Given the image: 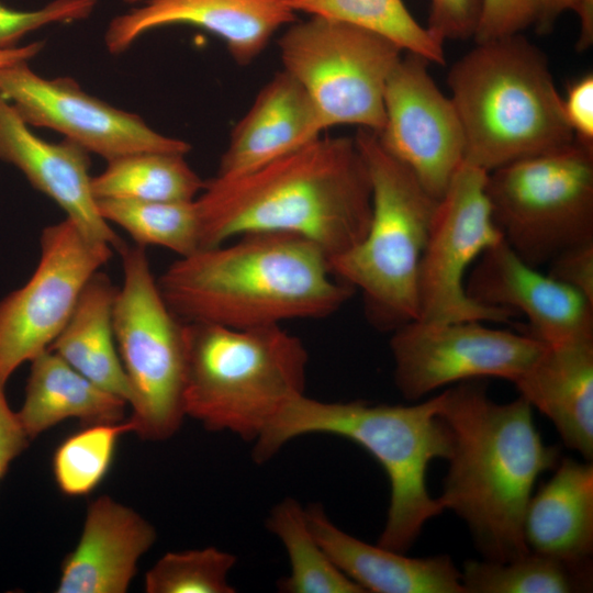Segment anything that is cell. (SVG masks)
I'll list each match as a JSON object with an SVG mask.
<instances>
[{"mask_svg": "<svg viewBox=\"0 0 593 593\" xmlns=\"http://www.w3.org/2000/svg\"><path fill=\"white\" fill-rule=\"evenodd\" d=\"M0 160L18 168L86 236L109 244L116 251L124 247L125 243L99 212L89 153L66 138L59 143L41 138L1 96Z\"/></svg>", "mask_w": 593, "mask_h": 593, "instance_id": "ac0fdd59", "label": "cell"}, {"mask_svg": "<svg viewBox=\"0 0 593 593\" xmlns=\"http://www.w3.org/2000/svg\"><path fill=\"white\" fill-rule=\"evenodd\" d=\"M465 287L480 304L523 314L527 334L545 345L593 339V303L524 261L504 239L478 258Z\"/></svg>", "mask_w": 593, "mask_h": 593, "instance_id": "2e32d148", "label": "cell"}, {"mask_svg": "<svg viewBox=\"0 0 593 593\" xmlns=\"http://www.w3.org/2000/svg\"><path fill=\"white\" fill-rule=\"evenodd\" d=\"M125 3L127 4H132V5H135V4H138L141 3L142 1L144 0H123Z\"/></svg>", "mask_w": 593, "mask_h": 593, "instance_id": "b9f144b4", "label": "cell"}, {"mask_svg": "<svg viewBox=\"0 0 593 593\" xmlns=\"http://www.w3.org/2000/svg\"><path fill=\"white\" fill-rule=\"evenodd\" d=\"M133 432L128 421L87 425L67 437L53 455L56 484L67 496L91 493L109 472L119 438Z\"/></svg>", "mask_w": 593, "mask_h": 593, "instance_id": "4dcf8cb0", "label": "cell"}, {"mask_svg": "<svg viewBox=\"0 0 593 593\" xmlns=\"http://www.w3.org/2000/svg\"><path fill=\"white\" fill-rule=\"evenodd\" d=\"M438 414L451 434L441 506L467 524L486 560L528 553L524 518L535 482L561 459L542 441L533 407L522 396L495 402L485 384L470 380L440 393Z\"/></svg>", "mask_w": 593, "mask_h": 593, "instance_id": "7a4b0ae2", "label": "cell"}, {"mask_svg": "<svg viewBox=\"0 0 593 593\" xmlns=\"http://www.w3.org/2000/svg\"><path fill=\"white\" fill-rule=\"evenodd\" d=\"M123 282L113 305L118 353L126 374L133 433L144 440H166L186 417V322L167 305L145 247L119 251Z\"/></svg>", "mask_w": 593, "mask_h": 593, "instance_id": "9c48e42d", "label": "cell"}, {"mask_svg": "<svg viewBox=\"0 0 593 593\" xmlns=\"http://www.w3.org/2000/svg\"><path fill=\"white\" fill-rule=\"evenodd\" d=\"M572 11L579 18L580 33L577 48L582 52L593 43V0H578Z\"/></svg>", "mask_w": 593, "mask_h": 593, "instance_id": "ab89813d", "label": "cell"}, {"mask_svg": "<svg viewBox=\"0 0 593 593\" xmlns=\"http://www.w3.org/2000/svg\"><path fill=\"white\" fill-rule=\"evenodd\" d=\"M371 183V219L363 238L328 259L332 273L363 298L370 321L394 331L417 318V277L438 201L413 172L358 128L354 136Z\"/></svg>", "mask_w": 593, "mask_h": 593, "instance_id": "52a82bcc", "label": "cell"}, {"mask_svg": "<svg viewBox=\"0 0 593 593\" xmlns=\"http://www.w3.org/2000/svg\"><path fill=\"white\" fill-rule=\"evenodd\" d=\"M179 257L157 279L183 322L232 328L281 325L338 311L354 289L332 273L311 240L287 233H250Z\"/></svg>", "mask_w": 593, "mask_h": 593, "instance_id": "3957f363", "label": "cell"}, {"mask_svg": "<svg viewBox=\"0 0 593 593\" xmlns=\"http://www.w3.org/2000/svg\"><path fill=\"white\" fill-rule=\"evenodd\" d=\"M529 551L567 561L593 552V465L561 458L553 475L532 494L524 518Z\"/></svg>", "mask_w": 593, "mask_h": 593, "instance_id": "603a6c76", "label": "cell"}, {"mask_svg": "<svg viewBox=\"0 0 593 593\" xmlns=\"http://www.w3.org/2000/svg\"><path fill=\"white\" fill-rule=\"evenodd\" d=\"M283 70L313 101L323 130L353 124L379 133L384 125V89L402 56L390 40L368 30L311 15L278 41Z\"/></svg>", "mask_w": 593, "mask_h": 593, "instance_id": "30bf717a", "label": "cell"}, {"mask_svg": "<svg viewBox=\"0 0 593 593\" xmlns=\"http://www.w3.org/2000/svg\"><path fill=\"white\" fill-rule=\"evenodd\" d=\"M267 528L283 545L290 574L278 582L284 593H366L331 559L313 535L305 508L286 497L270 511Z\"/></svg>", "mask_w": 593, "mask_h": 593, "instance_id": "83f0119b", "label": "cell"}, {"mask_svg": "<svg viewBox=\"0 0 593 593\" xmlns=\"http://www.w3.org/2000/svg\"><path fill=\"white\" fill-rule=\"evenodd\" d=\"M555 425L563 444L593 459V339L545 345L514 382Z\"/></svg>", "mask_w": 593, "mask_h": 593, "instance_id": "7402d4cb", "label": "cell"}, {"mask_svg": "<svg viewBox=\"0 0 593 593\" xmlns=\"http://www.w3.org/2000/svg\"><path fill=\"white\" fill-rule=\"evenodd\" d=\"M447 82L465 161L486 172L574 139L548 60L522 34L475 43Z\"/></svg>", "mask_w": 593, "mask_h": 593, "instance_id": "5b68a950", "label": "cell"}, {"mask_svg": "<svg viewBox=\"0 0 593 593\" xmlns=\"http://www.w3.org/2000/svg\"><path fill=\"white\" fill-rule=\"evenodd\" d=\"M109 244L86 236L69 219L45 226L29 280L0 301V382L48 349L88 280L110 260Z\"/></svg>", "mask_w": 593, "mask_h": 593, "instance_id": "7c38bea8", "label": "cell"}, {"mask_svg": "<svg viewBox=\"0 0 593 593\" xmlns=\"http://www.w3.org/2000/svg\"><path fill=\"white\" fill-rule=\"evenodd\" d=\"M461 582L466 593L591 592L592 560L567 561L533 551L506 562L467 560Z\"/></svg>", "mask_w": 593, "mask_h": 593, "instance_id": "4316f807", "label": "cell"}, {"mask_svg": "<svg viewBox=\"0 0 593 593\" xmlns=\"http://www.w3.org/2000/svg\"><path fill=\"white\" fill-rule=\"evenodd\" d=\"M295 12L345 22L379 34L428 63L445 64L444 43L411 14L403 0H288Z\"/></svg>", "mask_w": 593, "mask_h": 593, "instance_id": "f1b7e54d", "label": "cell"}, {"mask_svg": "<svg viewBox=\"0 0 593 593\" xmlns=\"http://www.w3.org/2000/svg\"><path fill=\"white\" fill-rule=\"evenodd\" d=\"M195 203L201 248L250 233H287L311 240L329 259L363 238L372 201L355 137L318 136L247 174L215 176Z\"/></svg>", "mask_w": 593, "mask_h": 593, "instance_id": "6da1fadb", "label": "cell"}, {"mask_svg": "<svg viewBox=\"0 0 593 593\" xmlns=\"http://www.w3.org/2000/svg\"><path fill=\"white\" fill-rule=\"evenodd\" d=\"M309 526L335 564L365 592L466 593L448 555L410 558L367 544L338 528L318 504L305 508Z\"/></svg>", "mask_w": 593, "mask_h": 593, "instance_id": "44dd1931", "label": "cell"}, {"mask_svg": "<svg viewBox=\"0 0 593 593\" xmlns=\"http://www.w3.org/2000/svg\"><path fill=\"white\" fill-rule=\"evenodd\" d=\"M44 46L45 41H37L22 46L0 48V69L21 61H30L44 49Z\"/></svg>", "mask_w": 593, "mask_h": 593, "instance_id": "60d3db41", "label": "cell"}, {"mask_svg": "<svg viewBox=\"0 0 593 593\" xmlns=\"http://www.w3.org/2000/svg\"><path fill=\"white\" fill-rule=\"evenodd\" d=\"M109 224L123 228L135 245L159 246L188 256L201 248L200 217L192 201L98 200Z\"/></svg>", "mask_w": 593, "mask_h": 593, "instance_id": "f546056e", "label": "cell"}, {"mask_svg": "<svg viewBox=\"0 0 593 593\" xmlns=\"http://www.w3.org/2000/svg\"><path fill=\"white\" fill-rule=\"evenodd\" d=\"M4 388L5 385L0 382V481L11 462L29 447L31 441L16 412L9 406Z\"/></svg>", "mask_w": 593, "mask_h": 593, "instance_id": "74e56055", "label": "cell"}, {"mask_svg": "<svg viewBox=\"0 0 593 593\" xmlns=\"http://www.w3.org/2000/svg\"><path fill=\"white\" fill-rule=\"evenodd\" d=\"M155 527L133 508L101 495L88 508L76 548L60 566L57 593H125Z\"/></svg>", "mask_w": 593, "mask_h": 593, "instance_id": "d6986e66", "label": "cell"}, {"mask_svg": "<svg viewBox=\"0 0 593 593\" xmlns=\"http://www.w3.org/2000/svg\"><path fill=\"white\" fill-rule=\"evenodd\" d=\"M536 20L535 0H481V13L473 35L485 42L521 34Z\"/></svg>", "mask_w": 593, "mask_h": 593, "instance_id": "836d02e7", "label": "cell"}, {"mask_svg": "<svg viewBox=\"0 0 593 593\" xmlns=\"http://www.w3.org/2000/svg\"><path fill=\"white\" fill-rule=\"evenodd\" d=\"M415 54L401 56L384 89L382 146L439 200L465 160L461 124L450 98Z\"/></svg>", "mask_w": 593, "mask_h": 593, "instance_id": "9a60e30c", "label": "cell"}, {"mask_svg": "<svg viewBox=\"0 0 593 593\" xmlns=\"http://www.w3.org/2000/svg\"><path fill=\"white\" fill-rule=\"evenodd\" d=\"M440 394L413 405L324 402L302 394L254 443L253 459L264 463L287 443L311 434L339 436L359 445L382 467L391 488L378 545L405 553L424 525L444 512L426 486L430 461L448 459L451 452V434L438 414Z\"/></svg>", "mask_w": 593, "mask_h": 593, "instance_id": "277c9868", "label": "cell"}, {"mask_svg": "<svg viewBox=\"0 0 593 593\" xmlns=\"http://www.w3.org/2000/svg\"><path fill=\"white\" fill-rule=\"evenodd\" d=\"M488 172L463 160L439 199L417 277L418 315L428 322L511 323L513 311L471 300L467 273L503 239L485 193Z\"/></svg>", "mask_w": 593, "mask_h": 593, "instance_id": "8fae6325", "label": "cell"}, {"mask_svg": "<svg viewBox=\"0 0 593 593\" xmlns=\"http://www.w3.org/2000/svg\"><path fill=\"white\" fill-rule=\"evenodd\" d=\"M322 131L303 86L286 70L277 72L234 126L215 176L247 174L315 139Z\"/></svg>", "mask_w": 593, "mask_h": 593, "instance_id": "ffe728a7", "label": "cell"}, {"mask_svg": "<svg viewBox=\"0 0 593 593\" xmlns=\"http://www.w3.org/2000/svg\"><path fill=\"white\" fill-rule=\"evenodd\" d=\"M545 344L527 333L493 328L481 321L413 320L392 332L394 383L417 401L445 385L483 378L514 382Z\"/></svg>", "mask_w": 593, "mask_h": 593, "instance_id": "4fadbf2b", "label": "cell"}, {"mask_svg": "<svg viewBox=\"0 0 593 593\" xmlns=\"http://www.w3.org/2000/svg\"><path fill=\"white\" fill-rule=\"evenodd\" d=\"M205 181L190 167L184 154L142 152L108 161L92 176L98 200L192 201Z\"/></svg>", "mask_w": 593, "mask_h": 593, "instance_id": "484cf974", "label": "cell"}, {"mask_svg": "<svg viewBox=\"0 0 593 593\" xmlns=\"http://www.w3.org/2000/svg\"><path fill=\"white\" fill-rule=\"evenodd\" d=\"M186 416L255 443L305 394L309 355L281 325L232 328L186 322Z\"/></svg>", "mask_w": 593, "mask_h": 593, "instance_id": "8992f818", "label": "cell"}, {"mask_svg": "<svg viewBox=\"0 0 593 593\" xmlns=\"http://www.w3.org/2000/svg\"><path fill=\"white\" fill-rule=\"evenodd\" d=\"M295 19L288 0H144L109 22L104 43L110 53L120 54L149 31L193 25L219 36L233 58L247 65Z\"/></svg>", "mask_w": 593, "mask_h": 593, "instance_id": "e0dca14e", "label": "cell"}, {"mask_svg": "<svg viewBox=\"0 0 593 593\" xmlns=\"http://www.w3.org/2000/svg\"><path fill=\"white\" fill-rule=\"evenodd\" d=\"M99 0H51L34 10H16L0 2V48L18 46V42L51 24L88 19Z\"/></svg>", "mask_w": 593, "mask_h": 593, "instance_id": "d6a6232c", "label": "cell"}, {"mask_svg": "<svg viewBox=\"0 0 593 593\" xmlns=\"http://www.w3.org/2000/svg\"><path fill=\"white\" fill-rule=\"evenodd\" d=\"M116 291L110 277L97 271L83 287L68 321L48 349L94 384L128 404L131 389L113 329Z\"/></svg>", "mask_w": 593, "mask_h": 593, "instance_id": "d4e9b609", "label": "cell"}, {"mask_svg": "<svg viewBox=\"0 0 593 593\" xmlns=\"http://www.w3.org/2000/svg\"><path fill=\"white\" fill-rule=\"evenodd\" d=\"M0 96L30 127L54 130L108 161L142 152L187 154L189 143L164 135L139 115L86 92L71 78H45L29 61L0 69Z\"/></svg>", "mask_w": 593, "mask_h": 593, "instance_id": "5bb4252c", "label": "cell"}, {"mask_svg": "<svg viewBox=\"0 0 593 593\" xmlns=\"http://www.w3.org/2000/svg\"><path fill=\"white\" fill-rule=\"evenodd\" d=\"M485 193L504 242L530 266L593 242V145L574 138L499 167Z\"/></svg>", "mask_w": 593, "mask_h": 593, "instance_id": "ba28073f", "label": "cell"}, {"mask_svg": "<svg viewBox=\"0 0 593 593\" xmlns=\"http://www.w3.org/2000/svg\"><path fill=\"white\" fill-rule=\"evenodd\" d=\"M564 119L574 138L593 145V75L586 74L570 82L562 98Z\"/></svg>", "mask_w": 593, "mask_h": 593, "instance_id": "8d00e7d4", "label": "cell"}, {"mask_svg": "<svg viewBox=\"0 0 593 593\" xmlns=\"http://www.w3.org/2000/svg\"><path fill=\"white\" fill-rule=\"evenodd\" d=\"M548 273L593 303V242L571 247L548 265Z\"/></svg>", "mask_w": 593, "mask_h": 593, "instance_id": "d590c367", "label": "cell"}, {"mask_svg": "<svg viewBox=\"0 0 593 593\" xmlns=\"http://www.w3.org/2000/svg\"><path fill=\"white\" fill-rule=\"evenodd\" d=\"M481 0H429L427 30L441 43L473 37Z\"/></svg>", "mask_w": 593, "mask_h": 593, "instance_id": "e575fe53", "label": "cell"}, {"mask_svg": "<svg viewBox=\"0 0 593 593\" xmlns=\"http://www.w3.org/2000/svg\"><path fill=\"white\" fill-rule=\"evenodd\" d=\"M236 557L215 547L165 553L145 574L147 593H234Z\"/></svg>", "mask_w": 593, "mask_h": 593, "instance_id": "1f68e13d", "label": "cell"}, {"mask_svg": "<svg viewBox=\"0 0 593 593\" xmlns=\"http://www.w3.org/2000/svg\"><path fill=\"white\" fill-rule=\"evenodd\" d=\"M578 0H535L537 32L545 34L552 30L558 18L566 11L572 10Z\"/></svg>", "mask_w": 593, "mask_h": 593, "instance_id": "f35d334b", "label": "cell"}, {"mask_svg": "<svg viewBox=\"0 0 593 593\" xmlns=\"http://www.w3.org/2000/svg\"><path fill=\"white\" fill-rule=\"evenodd\" d=\"M25 396L16 416L33 440L68 418L83 426L124 421L126 402L83 377L45 349L31 361Z\"/></svg>", "mask_w": 593, "mask_h": 593, "instance_id": "cb8c5ba5", "label": "cell"}]
</instances>
